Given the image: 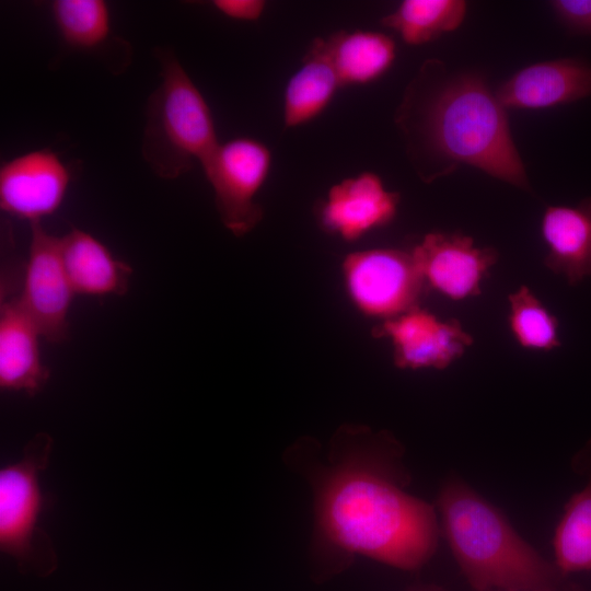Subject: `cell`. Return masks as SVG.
<instances>
[{"label": "cell", "mask_w": 591, "mask_h": 591, "mask_svg": "<svg viewBox=\"0 0 591 591\" xmlns=\"http://www.w3.org/2000/svg\"><path fill=\"white\" fill-rule=\"evenodd\" d=\"M404 447L389 431L340 426L327 447L301 437L285 463L313 496L312 557L324 575L364 556L418 570L434 555L440 534L433 506L412 495Z\"/></svg>", "instance_id": "obj_1"}, {"label": "cell", "mask_w": 591, "mask_h": 591, "mask_svg": "<svg viewBox=\"0 0 591 591\" xmlns=\"http://www.w3.org/2000/svg\"><path fill=\"white\" fill-rule=\"evenodd\" d=\"M396 120L420 176L431 161L454 162L529 189L506 108L479 77L437 84L425 65L409 84Z\"/></svg>", "instance_id": "obj_2"}, {"label": "cell", "mask_w": 591, "mask_h": 591, "mask_svg": "<svg viewBox=\"0 0 591 591\" xmlns=\"http://www.w3.org/2000/svg\"><path fill=\"white\" fill-rule=\"evenodd\" d=\"M437 508L442 533L476 591L520 590L565 580L511 525L505 514L457 476L442 485Z\"/></svg>", "instance_id": "obj_3"}, {"label": "cell", "mask_w": 591, "mask_h": 591, "mask_svg": "<svg viewBox=\"0 0 591 591\" xmlns=\"http://www.w3.org/2000/svg\"><path fill=\"white\" fill-rule=\"evenodd\" d=\"M161 81L146 106L142 157L163 179H175L201 166L220 141L211 108L175 53L157 48Z\"/></svg>", "instance_id": "obj_4"}, {"label": "cell", "mask_w": 591, "mask_h": 591, "mask_svg": "<svg viewBox=\"0 0 591 591\" xmlns=\"http://www.w3.org/2000/svg\"><path fill=\"white\" fill-rule=\"evenodd\" d=\"M53 438L35 434L18 462L0 471V549L21 572L51 575L58 558L48 535L39 526L43 495L39 474L49 463Z\"/></svg>", "instance_id": "obj_5"}, {"label": "cell", "mask_w": 591, "mask_h": 591, "mask_svg": "<svg viewBox=\"0 0 591 591\" xmlns=\"http://www.w3.org/2000/svg\"><path fill=\"white\" fill-rule=\"evenodd\" d=\"M273 163L270 149L252 137L220 142L201 165L210 184L222 224L241 237L254 230L264 217L255 200Z\"/></svg>", "instance_id": "obj_6"}, {"label": "cell", "mask_w": 591, "mask_h": 591, "mask_svg": "<svg viewBox=\"0 0 591 591\" xmlns=\"http://www.w3.org/2000/svg\"><path fill=\"white\" fill-rule=\"evenodd\" d=\"M346 292L362 314L385 321L418 306L428 289L410 252L372 248L347 255Z\"/></svg>", "instance_id": "obj_7"}, {"label": "cell", "mask_w": 591, "mask_h": 591, "mask_svg": "<svg viewBox=\"0 0 591 591\" xmlns=\"http://www.w3.org/2000/svg\"><path fill=\"white\" fill-rule=\"evenodd\" d=\"M30 225L28 256L19 297L42 337L59 344L69 337L68 315L76 294L63 266L61 237L47 232L42 222Z\"/></svg>", "instance_id": "obj_8"}, {"label": "cell", "mask_w": 591, "mask_h": 591, "mask_svg": "<svg viewBox=\"0 0 591 591\" xmlns=\"http://www.w3.org/2000/svg\"><path fill=\"white\" fill-rule=\"evenodd\" d=\"M23 263L4 262L0 299V386L4 391L39 393L50 371L39 349L38 327L20 301Z\"/></svg>", "instance_id": "obj_9"}, {"label": "cell", "mask_w": 591, "mask_h": 591, "mask_svg": "<svg viewBox=\"0 0 591 591\" xmlns=\"http://www.w3.org/2000/svg\"><path fill=\"white\" fill-rule=\"evenodd\" d=\"M71 170L48 148L21 153L0 167V209L30 224L42 222L62 205Z\"/></svg>", "instance_id": "obj_10"}, {"label": "cell", "mask_w": 591, "mask_h": 591, "mask_svg": "<svg viewBox=\"0 0 591 591\" xmlns=\"http://www.w3.org/2000/svg\"><path fill=\"white\" fill-rule=\"evenodd\" d=\"M372 334L391 340L399 369H445L473 344L457 320H441L419 305L380 322Z\"/></svg>", "instance_id": "obj_11"}, {"label": "cell", "mask_w": 591, "mask_h": 591, "mask_svg": "<svg viewBox=\"0 0 591 591\" xmlns=\"http://www.w3.org/2000/svg\"><path fill=\"white\" fill-rule=\"evenodd\" d=\"M412 254L427 289L462 300L480 293V283L496 264L491 247H476L472 237L460 233L430 232Z\"/></svg>", "instance_id": "obj_12"}, {"label": "cell", "mask_w": 591, "mask_h": 591, "mask_svg": "<svg viewBox=\"0 0 591 591\" xmlns=\"http://www.w3.org/2000/svg\"><path fill=\"white\" fill-rule=\"evenodd\" d=\"M399 194L387 190L382 178L370 171L333 185L315 207L322 230L345 242L389 224L396 216Z\"/></svg>", "instance_id": "obj_13"}, {"label": "cell", "mask_w": 591, "mask_h": 591, "mask_svg": "<svg viewBox=\"0 0 591 591\" xmlns=\"http://www.w3.org/2000/svg\"><path fill=\"white\" fill-rule=\"evenodd\" d=\"M505 108L544 109L591 95V66L573 58L522 68L495 93Z\"/></svg>", "instance_id": "obj_14"}, {"label": "cell", "mask_w": 591, "mask_h": 591, "mask_svg": "<svg viewBox=\"0 0 591 591\" xmlns=\"http://www.w3.org/2000/svg\"><path fill=\"white\" fill-rule=\"evenodd\" d=\"M61 237V257L77 296L107 297L128 292L132 267L114 256L93 234L72 227Z\"/></svg>", "instance_id": "obj_15"}, {"label": "cell", "mask_w": 591, "mask_h": 591, "mask_svg": "<svg viewBox=\"0 0 591 591\" xmlns=\"http://www.w3.org/2000/svg\"><path fill=\"white\" fill-rule=\"evenodd\" d=\"M544 264L570 285L591 276V198L577 206H548L542 219Z\"/></svg>", "instance_id": "obj_16"}, {"label": "cell", "mask_w": 591, "mask_h": 591, "mask_svg": "<svg viewBox=\"0 0 591 591\" xmlns=\"http://www.w3.org/2000/svg\"><path fill=\"white\" fill-rule=\"evenodd\" d=\"M341 88L324 37L314 38L283 91V125L297 128L317 118Z\"/></svg>", "instance_id": "obj_17"}, {"label": "cell", "mask_w": 591, "mask_h": 591, "mask_svg": "<svg viewBox=\"0 0 591 591\" xmlns=\"http://www.w3.org/2000/svg\"><path fill=\"white\" fill-rule=\"evenodd\" d=\"M341 88L370 84L393 66L396 45L386 34L369 30H341L325 38Z\"/></svg>", "instance_id": "obj_18"}, {"label": "cell", "mask_w": 591, "mask_h": 591, "mask_svg": "<svg viewBox=\"0 0 591 591\" xmlns=\"http://www.w3.org/2000/svg\"><path fill=\"white\" fill-rule=\"evenodd\" d=\"M467 4L462 0H404L382 25L394 30L408 45H422L456 30Z\"/></svg>", "instance_id": "obj_19"}, {"label": "cell", "mask_w": 591, "mask_h": 591, "mask_svg": "<svg viewBox=\"0 0 591 591\" xmlns=\"http://www.w3.org/2000/svg\"><path fill=\"white\" fill-rule=\"evenodd\" d=\"M553 549L554 564L563 576L591 570V478L565 506Z\"/></svg>", "instance_id": "obj_20"}, {"label": "cell", "mask_w": 591, "mask_h": 591, "mask_svg": "<svg viewBox=\"0 0 591 591\" xmlns=\"http://www.w3.org/2000/svg\"><path fill=\"white\" fill-rule=\"evenodd\" d=\"M50 11L62 42L71 49L93 51L112 36L111 10L104 0H55Z\"/></svg>", "instance_id": "obj_21"}, {"label": "cell", "mask_w": 591, "mask_h": 591, "mask_svg": "<svg viewBox=\"0 0 591 591\" xmlns=\"http://www.w3.org/2000/svg\"><path fill=\"white\" fill-rule=\"evenodd\" d=\"M508 300L510 331L523 348L549 351L560 346L557 318L526 286L510 293Z\"/></svg>", "instance_id": "obj_22"}, {"label": "cell", "mask_w": 591, "mask_h": 591, "mask_svg": "<svg viewBox=\"0 0 591 591\" xmlns=\"http://www.w3.org/2000/svg\"><path fill=\"white\" fill-rule=\"evenodd\" d=\"M551 7L567 28L591 34V0H554Z\"/></svg>", "instance_id": "obj_23"}, {"label": "cell", "mask_w": 591, "mask_h": 591, "mask_svg": "<svg viewBox=\"0 0 591 591\" xmlns=\"http://www.w3.org/2000/svg\"><path fill=\"white\" fill-rule=\"evenodd\" d=\"M213 8L222 15L243 22L258 21L265 9L264 0H213Z\"/></svg>", "instance_id": "obj_24"}, {"label": "cell", "mask_w": 591, "mask_h": 591, "mask_svg": "<svg viewBox=\"0 0 591 591\" xmlns=\"http://www.w3.org/2000/svg\"><path fill=\"white\" fill-rule=\"evenodd\" d=\"M500 591H579L577 587L567 583L565 580L555 586L533 588V589H520V590H500Z\"/></svg>", "instance_id": "obj_25"}, {"label": "cell", "mask_w": 591, "mask_h": 591, "mask_svg": "<svg viewBox=\"0 0 591 591\" xmlns=\"http://www.w3.org/2000/svg\"><path fill=\"white\" fill-rule=\"evenodd\" d=\"M407 591H447V589L436 583H417Z\"/></svg>", "instance_id": "obj_26"}]
</instances>
